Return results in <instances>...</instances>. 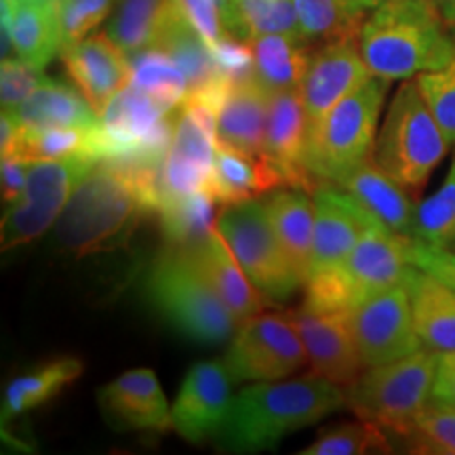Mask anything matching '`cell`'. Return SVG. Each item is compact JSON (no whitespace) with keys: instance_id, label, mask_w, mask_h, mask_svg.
<instances>
[{"instance_id":"cell-29","label":"cell","mask_w":455,"mask_h":455,"mask_svg":"<svg viewBox=\"0 0 455 455\" xmlns=\"http://www.w3.org/2000/svg\"><path fill=\"white\" fill-rule=\"evenodd\" d=\"M11 43L15 57L43 70L61 51L55 0H15Z\"/></svg>"},{"instance_id":"cell-22","label":"cell","mask_w":455,"mask_h":455,"mask_svg":"<svg viewBox=\"0 0 455 455\" xmlns=\"http://www.w3.org/2000/svg\"><path fill=\"white\" fill-rule=\"evenodd\" d=\"M190 253L196 259V264L201 266L203 275L209 278L215 291L220 293V298L226 301V306L235 315L238 327L251 316L264 312L266 304H270L258 291V287L247 276V272L243 270V266L238 264L236 255L232 253L230 244L221 236L218 226H213V230L209 232V236L203 243L190 247Z\"/></svg>"},{"instance_id":"cell-28","label":"cell","mask_w":455,"mask_h":455,"mask_svg":"<svg viewBox=\"0 0 455 455\" xmlns=\"http://www.w3.org/2000/svg\"><path fill=\"white\" fill-rule=\"evenodd\" d=\"M253 76L268 93L299 89L308 70L312 47L291 34H266L249 43Z\"/></svg>"},{"instance_id":"cell-8","label":"cell","mask_w":455,"mask_h":455,"mask_svg":"<svg viewBox=\"0 0 455 455\" xmlns=\"http://www.w3.org/2000/svg\"><path fill=\"white\" fill-rule=\"evenodd\" d=\"M215 226L266 299L275 304L287 301L299 287H304L278 241L264 201L251 198L226 204Z\"/></svg>"},{"instance_id":"cell-14","label":"cell","mask_w":455,"mask_h":455,"mask_svg":"<svg viewBox=\"0 0 455 455\" xmlns=\"http://www.w3.org/2000/svg\"><path fill=\"white\" fill-rule=\"evenodd\" d=\"M291 315L308 352L312 373L350 388L367 369L352 333L350 310H312L301 306Z\"/></svg>"},{"instance_id":"cell-36","label":"cell","mask_w":455,"mask_h":455,"mask_svg":"<svg viewBox=\"0 0 455 455\" xmlns=\"http://www.w3.org/2000/svg\"><path fill=\"white\" fill-rule=\"evenodd\" d=\"M413 241L436 249L455 244V156L439 190L418 203L413 221Z\"/></svg>"},{"instance_id":"cell-40","label":"cell","mask_w":455,"mask_h":455,"mask_svg":"<svg viewBox=\"0 0 455 455\" xmlns=\"http://www.w3.org/2000/svg\"><path fill=\"white\" fill-rule=\"evenodd\" d=\"M60 15L61 51L72 47L114 13L118 0H55Z\"/></svg>"},{"instance_id":"cell-35","label":"cell","mask_w":455,"mask_h":455,"mask_svg":"<svg viewBox=\"0 0 455 455\" xmlns=\"http://www.w3.org/2000/svg\"><path fill=\"white\" fill-rule=\"evenodd\" d=\"M131 84L150 98L164 114L175 112L188 95V81L180 66L163 49L152 47L131 55Z\"/></svg>"},{"instance_id":"cell-23","label":"cell","mask_w":455,"mask_h":455,"mask_svg":"<svg viewBox=\"0 0 455 455\" xmlns=\"http://www.w3.org/2000/svg\"><path fill=\"white\" fill-rule=\"evenodd\" d=\"M270 93L255 81L232 83L218 112V144L258 156L264 150Z\"/></svg>"},{"instance_id":"cell-17","label":"cell","mask_w":455,"mask_h":455,"mask_svg":"<svg viewBox=\"0 0 455 455\" xmlns=\"http://www.w3.org/2000/svg\"><path fill=\"white\" fill-rule=\"evenodd\" d=\"M306 146H308V116L299 89L270 93L268 124H266L261 156L276 171L283 186L315 192L318 184L306 167Z\"/></svg>"},{"instance_id":"cell-47","label":"cell","mask_w":455,"mask_h":455,"mask_svg":"<svg viewBox=\"0 0 455 455\" xmlns=\"http://www.w3.org/2000/svg\"><path fill=\"white\" fill-rule=\"evenodd\" d=\"M352 4H355L356 9H361V11H373L375 7H379V4L382 3H386V0H350Z\"/></svg>"},{"instance_id":"cell-38","label":"cell","mask_w":455,"mask_h":455,"mask_svg":"<svg viewBox=\"0 0 455 455\" xmlns=\"http://www.w3.org/2000/svg\"><path fill=\"white\" fill-rule=\"evenodd\" d=\"M401 439L407 451L455 455V409L430 403Z\"/></svg>"},{"instance_id":"cell-6","label":"cell","mask_w":455,"mask_h":455,"mask_svg":"<svg viewBox=\"0 0 455 455\" xmlns=\"http://www.w3.org/2000/svg\"><path fill=\"white\" fill-rule=\"evenodd\" d=\"M388 84L386 78L371 76L308 131L306 167L316 184L335 181L341 173L373 156Z\"/></svg>"},{"instance_id":"cell-5","label":"cell","mask_w":455,"mask_h":455,"mask_svg":"<svg viewBox=\"0 0 455 455\" xmlns=\"http://www.w3.org/2000/svg\"><path fill=\"white\" fill-rule=\"evenodd\" d=\"M449 148L451 144L426 104L418 81H403L379 124L373 161L407 192L418 195Z\"/></svg>"},{"instance_id":"cell-31","label":"cell","mask_w":455,"mask_h":455,"mask_svg":"<svg viewBox=\"0 0 455 455\" xmlns=\"http://www.w3.org/2000/svg\"><path fill=\"white\" fill-rule=\"evenodd\" d=\"M221 26L230 36L251 43L266 34L299 36L293 0H220Z\"/></svg>"},{"instance_id":"cell-21","label":"cell","mask_w":455,"mask_h":455,"mask_svg":"<svg viewBox=\"0 0 455 455\" xmlns=\"http://www.w3.org/2000/svg\"><path fill=\"white\" fill-rule=\"evenodd\" d=\"M100 403L129 428L164 432L173 428L164 392L150 369H131L100 390Z\"/></svg>"},{"instance_id":"cell-20","label":"cell","mask_w":455,"mask_h":455,"mask_svg":"<svg viewBox=\"0 0 455 455\" xmlns=\"http://www.w3.org/2000/svg\"><path fill=\"white\" fill-rule=\"evenodd\" d=\"M341 190H346L365 212L388 228L392 235L413 241V221L418 203L409 198V192L395 178L373 161L365 158L341 173L333 181Z\"/></svg>"},{"instance_id":"cell-45","label":"cell","mask_w":455,"mask_h":455,"mask_svg":"<svg viewBox=\"0 0 455 455\" xmlns=\"http://www.w3.org/2000/svg\"><path fill=\"white\" fill-rule=\"evenodd\" d=\"M432 403L455 409V350L439 352L435 386H432Z\"/></svg>"},{"instance_id":"cell-15","label":"cell","mask_w":455,"mask_h":455,"mask_svg":"<svg viewBox=\"0 0 455 455\" xmlns=\"http://www.w3.org/2000/svg\"><path fill=\"white\" fill-rule=\"evenodd\" d=\"M371 76L373 74L358 47V38L333 41L312 51L308 70L299 84V95L308 116V131L315 129L338 101Z\"/></svg>"},{"instance_id":"cell-13","label":"cell","mask_w":455,"mask_h":455,"mask_svg":"<svg viewBox=\"0 0 455 455\" xmlns=\"http://www.w3.org/2000/svg\"><path fill=\"white\" fill-rule=\"evenodd\" d=\"M232 379L226 363L203 361L186 373L171 407L173 430L188 443L220 436L232 405Z\"/></svg>"},{"instance_id":"cell-43","label":"cell","mask_w":455,"mask_h":455,"mask_svg":"<svg viewBox=\"0 0 455 455\" xmlns=\"http://www.w3.org/2000/svg\"><path fill=\"white\" fill-rule=\"evenodd\" d=\"M175 7L190 21V26L207 41L209 47L224 36L220 0H175Z\"/></svg>"},{"instance_id":"cell-34","label":"cell","mask_w":455,"mask_h":455,"mask_svg":"<svg viewBox=\"0 0 455 455\" xmlns=\"http://www.w3.org/2000/svg\"><path fill=\"white\" fill-rule=\"evenodd\" d=\"M298 11L299 32L306 43L321 44L358 38L365 11L356 9L350 0H293Z\"/></svg>"},{"instance_id":"cell-12","label":"cell","mask_w":455,"mask_h":455,"mask_svg":"<svg viewBox=\"0 0 455 455\" xmlns=\"http://www.w3.org/2000/svg\"><path fill=\"white\" fill-rule=\"evenodd\" d=\"M218 150V114L195 100L175 110L173 140L161 171L163 201L207 188Z\"/></svg>"},{"instance_id":"cell-16","label":"cell","mask_w":455,"mask_h":455,"mask_svg":"<svg viewBox=\"0 0 455 455\" xmlns=\"http://www.w3.org/2000/svg\"><path fill=\"white\" fill-rule=\"evenodd\" d=\"M315 198V243L312 272L339 266L348 258L367 228L379 224L333 181H323L312 192Z\"/></svg>"},{"instance_id":"cell-44","label":"cell","mask_w":455,"mask_h":455,"mask_svg":"<svg viewBox=\"0 0 455 455\" xmlns=\"http://www.w3.org/2000/svg\"><path fill=\"white\" fill-rule=\"evenodd\" d=\"M32 161L20 155H3L0 163V186H3V201L13 204L24 195V188L30 173Z\"/></svg>"},{"instance_id":"cell-48","label":"cell","mask_w":455,"mask_h":455,"mask_svg":"<svg viewBox=\"0 0 455 455\" xmlns=\"http://www.w3.org/2000/svg\"><path fill=\"white\" fill-rule=\"evenodd\" d=\"M453 249H455V244H453Z\"/></svg>"},{"instance_id":"cell-7","label":"cell","mask_w":455,"mask_h":455,"mask_svg":"<svg viewBox=\"0 0 455 455\" xmlns=\"http://www.w3.org/2000/svg\"><path fill=\"white\" fill-rule=\"evenodd\" d=\"M439 352L419 348L413 355L369 367L346 390L348 409L388 435L403 436L432 403Z\"/></svg>"},{"instance_id":"cell-1","label":"cell","mask_w":455,"mask_h":455,"mask_svg":"<svg viewBox=\"0 0 455 455\" xmlns=\"http://www.w3.org/2000/svg\"><path fill=\"white\" fill-rule=\"evenodd\" d=\"M344 407H348L346 390L316 373L283 382H258L232 398L220 443L236 453L266 451L289 432L321 422Z\"/></svg>"},{"instance_id":"cell-4","label":"cell","mask_w":455,"mask_h":455,"mask_svg":"<svg viewBox=\"0 0 455 455\" xmlns=\"http://www.w3.org/2000/svg\"><path fill=\"white\" fill-rule=\"evenodd\" d=\"M146 289L156 310L192 341L212 346L236 333L235 315L203 275L190 249L169 244L152 266Z\"/></svg>"},{"instance_id":"cell-10","label":"cell","mask_w":455,"mask_h":455,"mask_svg":"<svg viewBox=\"0 0 455 455\" xmlns=\"http://www.w3.org/2000/svg\"><path fill=\"white\" fill-rule=\"evenodd\" d=\"M224 363L235 382H275L299 371L308 352L293 315L259 312L238 327Z\"/></svg>"},{"instance_id":"cell-41","label":"cell","mask_w":455,"mask_h":455,"mask_svg":"<svg viewBox=\"0 0 455 455\" xmlns=\"http://www.w3.org/2000/svg\"><path fill=\"white\" fill-rule=\"evenodd\" d=\"M41 68L28 64L20 57H7L0 66V106L4 114H13L30 93L44 81Z\"/></svg>"},{"instance_id":"cell-42","label":"cell","mask_w":455,"mask_h":455,"mask_svg":"<svg viewBox=\"0 0 455 455\" xmlns=\"http://www.w3.org/2000/svg\"><path fill=\"white\" fill-rule=\"evenodd\" d=\"M407 259L415 268L428 272L455 289V249H436L418 241H407Z\"/></svg>"},{"instance_id":"cell-37","label":"cell","mask_w":455,"mask_h":455,"mask_svg":"<svg viewBox=\"0 0 455 455\" xmlns=\"http://www.w3.org/2000/svg\"><path fill=\"white\" fill-rule=\"evenodd\" d=\"M388 432L367 419L346 422L325 428L318 439L301 455H361V453H390L392 443Z\"/></svg>"},{"instance_id":"cell-9","label":"cell","mask_w":455,"mask_h":455,"mask_svg":"<svg viewBox=\"0 0 455 455\" xmlns=\"http://www.w3.org/2000/svg\"><path fill=\"white\" fill-rule=\"evenodd\" d=\"M98 163L91 156L32 163L24 195L20 196V201L9 204L3 215V226H0L3 251L43 236L61 218L78 184Z\"/></svg>"},{"instance_id":"cell-18","label":"cell","mask_w":455,"mask_h":455,"mask_svg":"<svg viewBox=\"0 0 455 455\" xmlns=\"http://www.w3.org/2000/svg\"><path fill=\"white\" fill-rule=\"evenodd\" d=\"M61 60L76 89L93 110L104 114L108 104L131 84V61L106 32L89 34L72 47L61 51Z\"/></svg>"},{"instance_id":"cell-25","label":"cell","mask_w":455,"mask_h":455,"mask_svg":"<svg viewBox=\"0 0 455 455\" xmlns=\"http://www.w3.org/2000/svg\"><path fill=\"white\" fill-rule=\"evenodd\" d=\"M284 253L306 284L312 268L315 243V198L304 188L283 186L268 192L264 201Z\"/></svg>"},{"instance_id":"cell-3","label":"cell","mask_w":455,"mask_h":455,"mask_svg":"<svg viewBox=\"0 0 455 455\" xmlns=\"http://www.w3.org/2000/svg\"><path fill=\"white\" fill-rule=\"evenodd\" d=\"M155 213L146 188L123 164L100 161L78 184L57 221V241L84 258L127 243L144 215Z\"/></svg>"},{"instance_id":"cell-26","label":"cell","mask_w":455,"mask_h":455,"mask_svg":"<svg viewBox=\"0 0 455 455\" xmlns=\"http://www.w3.org/2000/svg\"><path fill=\"white\" fill-rule=\"evenodd\" d=\"M21 131H43L51 127H100L101 118L81 91L70 84L44 78L30 98L13 112Z\"/></svg>"},{"instance_id":"cell-11","label":"cell","mask_w":455,"mask_h":455,"mask_svg":"<svg viewBox=\"0 0 455 455\" xmlns=\"http://www.w3.org/2000/svg\"><path fill=\"white\" fill-rule=\"evenodd\" d=\"M352 333L365 367H378L424 348L415 331L405 283L369 295L350 310Z\"/></svg>"},{"instance_id":"cell-30","label":"cell","mask_w":455,"mask_h":455,"mask_svg":"<svg viewBox=\"0 0 455 455\" xmlns=\"http://www.w3.org/2000/svg\"><path fill=\"white\" fill-rule=\"evenodd\" d=\"M83 363L78 358L61 356L55 361L43 363L30 371L17 375L4 388L3 396V424L17 415H24L43 403L60 395L66 386L81 378Z\"/></svg>"},{"instance_id":"cell-32","label":"cell","mask_w":455,"mask_h":455,"mask_svg":"<svg viewBox=\"0 0 455 455\" xmlns=\"http://www.w3.org/2000/svg\"><path fill=\"white\" fill-rule=\"evenodd\" d=\"M171 11L173 0H118L104 32L124 55L131 57L156 47Z\"/></svg>"},{"instance_id":"cell-27","label":"cell","mask_w":455,"mask_h":455,"mask_svg":"<svg viewBox=\"0 0 455 455\" xmlns=\"http://www.w3.org/2000/svg\"><path fill=\"white\" fill-rule=\"evenodd\" d=\"M276 188H283V181L264 156L243 155L218 144L212 178L207 184V190L218 204L226 207V204L251 201Z\"/></svg>"},{"instance_id":"cell-39","label":"cell","mask_w":455,"mask_h":455,"mask_svg":"<svg viewBox=\"0 0 455 455\" xmlns=\"http://www.w3.org/2000/svg\"><path fill=\"white\" fill-rule=\"evenodd\" d=\"M455 36V26H453ZM418 87L422 91L426 104L447 135L449 144L455 146V51L451 60L439 70L424 72L415 76Z\"/></svg>"},{"instance_id":"cell-24","label":"cell","mask_w":455,"mask_h":455,"mask_svg":"<svg viewBox=\"0 0 455 455\" xmlns=\"http://www.w3.org/2000/svg\"><path fill=\"white\" fill-rule=\"evenodd\" d=\"M405 287L422 346L435 352L455 350V289L428 272L409 266Z\"/></svg>"},{"instance_id":"cell-2","label":"cell","mask_w":455,"mask_h":455,"mask_svg":"<svg viewBox=\"0 0 455 455\" xmlns=\"http://www.w3.org/2000/svg\"><path fill=\"white\" fill-rule=\"evenodd\" d=\"M358 47L373 76L409 81L445 66L455 36L432 0H386L363 21Z\"/></svg>"},{"instance_id":"cell-33","label":"cell","mask_w":455,"mask_h":455,"mask_svg":"<svg viewBox=\"0 0 455 455\" xmlns=\"http://www.w3.org/2000/svg\"><path fill=\"white\" fill-rule=\"evenodd\" d=\"M215 201L207 188L186 196H175L158 207L156 218L161 221L164 241L173 247H195L203 243L218 224Z\"/></svg>"},{"instance_id":"cell-19","label":"cell","mask_w":455,"mask_h":455,"mask_svg":"<svg viewBox=\"0 0 455 455\" xmlns=\"http://www.w3.org/2000/svg\"><path fill=\"white\" fill-rule=\"evenodd\" d=\"M407 241L409 238L392 235L382 224H375L363 232L348 258L339 264L341 275L355 298V306L369 295L405 281V272L411 266L407 259Z\"/></svg>"},{"instance_id":"cell-46","label":"cell","mask_w":455,"mask_h":455,"mask_svg":"<svg viewBox=\"0 0 455 455\" xmlns=\"http://www.w3.org/2000/svg\"><path fill=\"white\" fill-rule=\"evenodd\" d=\"M432 3L439 7V11L445 17V21L449 26H455V0H432Z\"/></svg>"}]
</instances>
